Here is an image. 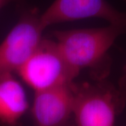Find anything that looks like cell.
I'll use <instances>...</instances> for the list:
<instances>
[{
  "mask_svg": "<svg viewBox=\"0 0 126 126\" xmlns=\"http://www.w3.org/2000/svg\"><path fill=\"white\" fill-rule=\"evenodd\" d=\"M125 1H126V0H125Z\"/></svg>",
  "mask_w": 126,
  "mask_h": 126,
  "instance_id": "9c48e42d",
  "label": "cell"
},
{
  "mask_svg": "<svg viewBox=\"0 0 126 126\" xmlns=\"http://www.w3.org/2000/svg\"><path fill=\"white\" fill-rule=\"evenodd\" d=\"M41 14L36 7L22 9L16 25L0 44V77L17 72L39 47L46 29Z\"/></svg>",
  "mask_w": 126,
  "mask_h": 126,
  "instance_id": "277c9868",
  "label": "cell"
},
{
  "mask_svg": "<svg viewBox=\"0 0 126 126\" xmlns=\"http://www.w3.org/2000/svg\"><path fill=\"white\" fill-rule=\"evenodd\" d=\"M106 79L74 82L73 126H115L126 103V82L118 88Z\"/></svg>",
  "mask_w": 126,
  "mask_h": 126,
  "instance_id": "7a4b0ae2",
  "label": "cell"
},
{
  "mask_svg": "<svg viewBox=\"0 0 126 126\" xmlns=\"http://www.w3.org/2000/svg\"><path fill=\"white\" fill-rule=\"evenodd\" d=\"M92 18L126 27V13L118 11L107 0H55L41 14L45 28L54 24Z\"/></svg>",
  "mask_w": 126,
  "mask_h": 126,
  "instance_id": "5b68a950",
  "label": "cell"
},
{
  "mask_svg": "<svg viewBox=\"0 0 126 126\" xmlns=\"http://www.w3.org/2000/svg\"><path fill=\"white\" fill-rule=\"evenodd\" d=\"M16 73L36 93L70 84L80 72L69 64L55 41L44 38Z\"/></svg>",
  "mask_w": 126,
  "mask_h": 126,
  "instance_id": "3957f363",
  "label": "cell"
},
{
  "mask_svg": "<svg viewBox=\"0 0 126 126\" xmlns=\"http://www.w3.org/2000/svg\"><path fill=\"white\" fill-rule=\"evenodd\" d=\"M126 33V26L109 24L99 28L55 31L52 36L72 67L79 72L88 69L93 80H102L108 77L111 66L109 50Z\"/></svg>",
  "mask_w": 126,
  "mask_h": 126,
  "instance_id": "6da1fadb",
  "label": "cell"
},
{
  "mask_svg": "<svg viewBox=\"0 0 126 126\" xmlns=\"http://www.w3.org/2000/svg\"><path fill=\"white\" fill-rule=\"evenodd\" d=\"M28 109L26 92L13 74L0 77V126H21Z\"/></svg>",
  "mask_w": 126,
  "mask_h": 126,
  "instance_id": "52a82bcc",
  "label": "cell"
},
{
  "mask_svg": "<svg viewBox=\"0 0 126 126\" xmlns=\"http://www.w3.org/2000/svg\"><path fill=\"white\" fill-rule=\"evenodd\" d=\"M24 1H25V0H0V10L11 3L16 2V3H18L20 4H22Z\"/></svg>",
  "mask_w": 126,
  "mask_h": 126,
  "instance_id": "ba28073f",
  "label": "cell"
},
{
  "mask_svg": "<svg viewBox=\"0 0 126 126\" xmlns=\"http://www.w3.org/2000/svg\"><path fill=\"white\" fill-rule=\"evenodd\" d=\"M74 82L34 93L31 107L35 126H70L74 102Z\"/></svg>",
  "mask_w": 126,
  "mask_h": 126,
  "instance_id": "8992f818",
  "label": "cell"
},
{
  "mask_svg": "<svg viewBox=\"0 0 126 126\" xmlns=\"http://www.w3.org/2000/svg\"></svg>",
  "mask_w": 126,
  "mask_h": 126,
  "instance_id": "30bf717a",
  "label": "cell"
}]
</instances>
